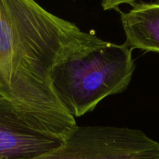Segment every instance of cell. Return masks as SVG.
Returning a JSON list of instances; mask_svg holds the SVG:
<instances>
[{
	"mask_svg": "<svg viewBox=\"0 0 159 159\" xmlns=\"http://www.w3.org/2000/svg\"><path fill=\"white\" fill-rule=\"evenodd\" d=\"M95 37L35 1L0 0V96L28 126L64 143L77 125L55 91V67Z\"/></svg>",
	"mask_w": 159,
	"mask_h": 159,
	"instance_id": "cell-1",
	"label": "cell"
},
{
	"mask_svg": "<svg viewBox=\"0 0 159 159\" xmlns=\"http://www.w3.org/2000/svg\"><path fill=\"white\" fill-rule=\"evenodd\" d=\"M132 49L96 37L67 54L55 67L53 86L74 118L92 112L106 97L129 86L135 71Z\"/></svg>",
	"mask_w": 159,
	"mask_h": 159,
	"instance_id": "cell-2",
	"label": "cell"
},
{
	"mask_svg": "<svg viewBox=\"0 0 159 159\" xmlns=\"http://www.w3.org/2000/svg\"><path fill=\"white\" fill-rule=\"evenodd\" d=\"M31 159H159V143L137 129L77 126L62 145Z\"/></svg>",
	"mask_w": 159,
	"mask_h": 159,
	"instance_id": "cell-3",
	"label": "cell"
},
{
	"mask_svg": "<svg viewBox=\"0 0 159 159\" xmlns=\"http://www.w3.org/2000/svg\"><path fill=\"white\" fill-rule=\"evenodd\" d=\"M62 144L28 126L0 96V159H31Z\"/></svg>",
	"mask_w": 159,
	"mask_h": 159,
	"instance_id": "cell-4",
	"label": "cell"
},
{
	"mask_svg": "<svg viewBox=\"0 0 159 159\" xmlns=\"http://www.w3.org/2000/svg\"><path fill=\"white\" fill-rule=\"evenodd\" d=\"M131 9H118L120 21L131 49L159 53V1L153 2L129 1Z\"/></svg>",
	"mask_w": 159,
	"mask_h": 159,
	"instance_id": "cell-5",
	"label": "cell"
}]
</instances>
